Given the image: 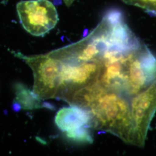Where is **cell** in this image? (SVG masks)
<instances>
[{
  "label": "cell",
  "mask_w": 156,
  "mask_h": 156,
  "mask_svg": "<svg viewBox=\"0 0 156 156\" xmlns=\"http://www.w3.org/2000/svg\"><path fill=\"white\" fill-rule=\"evenodd\" d=\"M130 99L122 93L105 89L88 109L92 115V128L109 133L132 145Z\"/></svg>",
  "instance_id": "1"
},
{
  "label": "cell",
  "mask_w": 156,
  "mask_h": 156,
  "mask_svg": "<svg viewBox=\"0 0 156 156\" xmlns=\"http://www.w3.org/2000/svg\"><path fill=\"white\" fill-rule=\"evenodd\" d=\"M124 94L130 98L156 80V58L142 43L123 60Z\"/></svg>",
  "instance_id": "2"
},
{
  "label": "cell",
  "mask_w": 156,
  "mask_h": 156,
  "mask_svg": "<svg viewBox=\"0 0 156 156\" xmlns=\"http://www.w3.org/2000/svg\"><path fill=\"white\" fill-rule=\"evenodd\" d=\"M13 54L22 59L33 71V91L40 100L57 99L60 86V62L50 55L25 56L19 52Z\"/></svg>",
  "instance_id": "3"
},
{
  "label": "cell",
  "mask_w": 156,
  "mask_h": 156,
  "mask_svg": "<svg viewBox=\"0 0 156 156\" xmlns=\"http://www.w3.org/2000/svg\"><path fill=\"white\" fill-rule=\"evenodd\" d=\"M55 58L60 62V86L57 100L69 104L79 90L97 82L102 61L83 62Z\"/></svg>",
  "instance_id": "4"
},
{
  "label": "cell",
  "mask_w": 156,
  "mask_h": 156,
  "mask_svg": "<svg viewBox=\"0 0 156 156\" xmlns=\"http://www.w3.org/2000/svg\"><path fill=\"white\" fill-rule=\"evenodd\" d=\"M16 9L23 28L34 36H44L58 21L56 7L49 0L22 1Z\"/></svg>",
  "instance_id": "5"
},
{
  "label": "cell",
  "mask_w": 156,
  "mask_h": 156,
  "mask_svg": "<svg viewBox=\"0 0 156 156\" xmlns=\"http://www.w3.org/2000/svg\"><path fill=\"white\" fill-rule=\"evenodd\" d=\"M133 122L132 145L144 147L152 119L156 112V80L130 99Z\"/></svg>",
  "instance_id": "6"
},
{
  "label": "cell",
  "mask_w": 156,
  "mask_h": 156,
  "mask_svg": "<svg viewBox=\"0 0 156 156\" xmlns=\"http://www.w3.org/2000/svg\"><path fill=\"white\" fill-rule=\"evenodd\" d=\"M55 123L67 137L83 128H92V115L89 109L76 105L60 109L55 117Z\"/></svg>",
  "instance_id": "7"
},
{
  "label": "cell",
  "mask_w": 156,
  "mask_h": 156,
  "mask_svg": "<svg viewBox=\"0 0 156 156\" xmlns=\"http://www.w3.org/2000/svg\"><path fill=\"white\" fill-rule=\"evenodd\" d=\"M16 90L17 100L23 108L31 109L44 106L42 100H40L33 91L25 88L22 84H17Z\"/></svg>",
  "instance_id": "8"
},
{
  "label": "cell",
  "mask_w": 156,
  "mask_h": 156,
  "mask_svg": "<svg viewBox=\"0 0 156 156\" xmlns=\"http://www.w3.org/2000/svg\"><path fill=\"white\" fill-rule=\"evenodd\" d=\"M124 3L140 8L156 16V0H122Z\"/></svg>",
  "instance_id": "9"
},
{
  "label": "cell",
  "mask_w": 156,
  "mask_h": 156,
  "mask_svg": "<svg viewBox=\"0 0 156 156\" xmlns=\"http://www.w3.org/2000/svg\"><path fill=\"white\" fill-rule=\"evenodd\" d=\"M63 1H64V2H65L66 5L67 6H69L71 5L73 2L74 1V0H63Z\"/></svg>",
  "instance_id": "10"
}]
</instances>
